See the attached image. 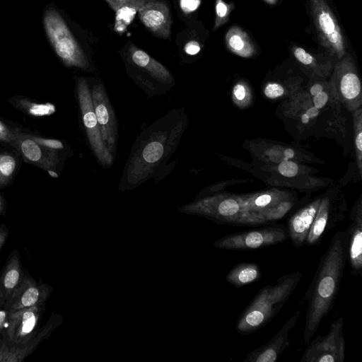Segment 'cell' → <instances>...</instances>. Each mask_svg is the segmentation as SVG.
I'll return each mask as SVG.
<instances>
[{
	"mask_svg": "<svg viewBox=\"0 0 362 362\" xmlns=\"http://www.w3.org/2000/svg\"><path fill=\"white\" fill-rule=\"evenodd\" d=\"M344 318L331 322L328 333L317 336L305 350L301 362H344L345 339L343 334Z\"/></svg>",
	"mask_w": 362,
	"mask_h": 362,
	"instance_id": "8992f818",
	"label": "cell"
},
{
	"mask_svg": "<svg viewBox=\"0 0 362 362\" xmlns=\"http://www.w3.org/2000/svg\"><path fill=\"white\" fill-rule=\"evenodd\" d=\"M91 98L103 139L108 150L114 151L117 139V121L102 85L93 87Z\"/></svg>",
	"mask_w": 362,
	"mask_h": 362,
	"instance_id": "4fadbf2b",
	"label": "cell"
},
{
	"mask_svg": "<svg viewBox=\"0 0 362 362\" xmlns=\"http://www.w3.org/2000/svg\"><path fill=\"white\" fill-rule=\"evenodd\" d=\"M328 89L329 84L327 88H325L322 91L313 96V106L317 109H322L328 102L329 95L328 92L327 91Z\"/></svg>",
	"mask_w": 362,
	"mask_h": 362,
	"instance_id": "d6a6232c",
	"label": "cell"
},
{
	"mask_svg": "<svg viewBox=\"0 0 362 362\" xmlns=\"http://www.w3.org/2000/svg\"><path fill=\"white\" fill-rule=\"evenodd\" d=\"M278 171L284 177H293L296 176L298 172V165L292 160H284L279 165Z\"/></svg>",
	"mask_w": 362,
	"mask_h": 362,
	"instance_id": "4dcf8cb0",
	"label": "cell"
},
{
	"mask_svg": "<svg viewBox=\"0 0 362 362\" xmlns=\"http://www.w3.org/2000/svg\"><path fill=\"white\" fill-rule=\"evenodd\" d=\"M233 95L238 100H243L246 95V88L243 83H237L233 88Z\"/></svg>",
	"mask_w": 362,
	"mask_h": 362,
	"instance_id": "8d00e7d4",
	"label": "cell"
},
{
	"mask_svg": "<svg viewBox=\"0 0 362 362\" xmlns=\"http://www.w3.org/2000/svg\"><path fill=\"white\" fill-rule=\"evenodd\" d=\"M46 171L53 178H57L59 177L57 173L54 170L48 169Z\"/></svg>",
	"mask_w": 362,
	"mask_h": 362,
	"instance_id": "b9f144b4",
	"label": "cell"
},
{
	"mask_svg": "<svg viewBox=\"0 0 362 362\" xmlns=\"http://www.w3.org/2000/svg\"><path fill=\"white\" fill-rule=\"evenodd\" d=\"M49 328L47 325L31 342L25 346L9 344L0 339V362L23 361L35 350L37 344L48 336Z\"/></svg>",
	"mask_w": 362,
	"mask_h": 362,
	"instance_id": "ac0fdd59",
	"label": "cell"
},
{
	"mask_svg": "<svg viewBox=\"0 0 362 362\" xmlns=\"http://www.w3.org/2000/svg\"><path fill=\"white\" fill-rule=\"evenodd\" d=\"M29 134L36 142L48 149L57 151L64 148V144L58 139L45 138L32 134Z\"/></svg>",
	"mask_w": 362,
	"mask_h": 362,
	"instance_id": "f546056e",
	"label": "cell"
},
{
	"mask_svg": "<svg viewBox=\"0 0 362 362\" xmlns=\"http://www.w3.org/2000/svg\"><path fill=\"white\" fill-rule=\"evenodd\" d=\"M113 11H116L120 6L130 0H105Z\"/></svg>",
	"mask_w": 362,
	"mask_h": 362,
	"instance_id": "ab89813d",
	"label": "cell"
},
{
	"mask_svg": "<svg viewBox=\"0 0 362 362\" xmlns=\"http://www.w3.org/2000/svg\"><path fill=\"white\" fill-rule=\"evenodd\" d=\"M6 300L0 292V334L2 332L8 320L10 312L6 308Z\"/></svg>",
	"mask_w": 362,
	"mask_h": 362,
	"instance_id": "836d02e7",
	"label": "cell"
},
{
	"mask_svg": "<svg viewBox=\"0 0 362 362\" xmlns=\"http://www.w3.org/2000/svg\"><path fill=\"white\" fill-rule=\"evenodd\" d=\"M22 132L21 128L13 125L10 122L0 118V142L13 145L18 135Z\"/></svg>",
	"mask_w": 362,
	"mask_h": 362,
	"instance_id": "83f0119b",
	"label": "cell"
},
{
	"mask_svg": "<svg viewBox=\"0 0 362 362\" xmlns=\"http://www.w3.org/2000/svg\"><path fill=\"white\" fill-rule=\"evenodd\" d=\"M8 234V229L4 226H0V251L5 243Z\"/></svg>",
	"mask_w": 362,
	"mask_h": 362,
	"instance_id": "f35d334b",
	"label": "cell"
},
{
	"mask_svg": "<svg viewBox=\"0 0 362 362\" xmlns=\"http://www.w3.org/2000/svg\"><path fill=\"white\" fill-rule=\"evenodd\" d=\"M18 160L9 152H0V187L8 185L16 174Z\"/></svg>",
	"mask_w": 362,
	"mask_h": 362,
	"instance_id": "484cf974",
	"label": "cell"
},
{
	"mask_svg": "<svg viewBox=\"0 0 362 362\" xmlns=\"http://www.w3.org/2000/svg\"><path fill=\"white\" fill-rule=\"evenodd\" d=\"M301 315L298 310L264 345L252 350L243 359L244 362H275L283 351L289 346V334Z\"/></svg>",
	"mask_w": 362,
	"mask_h": 362,
	"instance_id": "8fae6325",
	"label": "cell"
},
{
	"mask_svg": "<svg viewBox=\"0 0 362 362\" xmlns=\"http://www.w3.org/2000/svg\"><path fill=\"white\" fill-rule=\"evenodd\" d=\"M144 0H130L115 11V30L123 32L133 21Z\"/></svg>",
	"mask_w": 362,
	"mask_h": 362,
	"instance_id": "d4e9b609",
	"label": "cell"
},
{
	"mask_svg": "<svg viewBox=\"0 0 362 362\" xmlns=\"http://www.w3.org/2000/svg\"><path fill=\"white\" fill-rule=\"evenodd\" d=\"M129 53L132 60L136 65L145 69L155 78L165 82L172 81L168 69L144 51L132 45L129 47Z\"/></svg>",
	"mask_w": 362,
	"mask_h": 362,
	"instance_id": "7402d4cb",
	"label": "cell"
},
{
	"mask_svg": "<svg viewBox=\"0 0 362 362\" xmlns=\"http://www.w3.org/2000/svg\"><path fill=\"white\" fill-rule=\"evenodd\" d=\"M346 209V200L339 194L329 192L323 196L305 244H319L327 232L345 218Z\"/></svg>",
	"mask_w": 362,
	"mask_h": 362,
	"instance_id": "52a82bcc",
	"label": "cell"
},
{
	"mask_svg": "<svg viewBox=\"0 0 362 362\" xmlns=\"http://www.w3.org/2000/svg\"><path fill=\"white\" fill-rule=\"evenodd\" d=\"M201 49L200 45L198 42L191 40L185 46V52L190 55H194L199 52Z\"/></svg>",
	"mask_w": 362,
	"mask_h": 362,
	"instance_id": "d590c367",
	"label": "cell"
},
{
	"mask_svg": "<svg viewBox=\"0 0 362 362\" xmlns=\"http://www.w3.org/2000/svg\"><path fill=\"white\" fill-rule=\"evenodd\" d=\"M141 23L156 36L168 38L172 20L169 7L164 0H144L138 12Z\"/></svg>",
	"mask_w": 362,
	"mask_h": 362,
	"instance_id": "7c38bea8",
	"label": "cell"
},
{
	"mask_svg": "<svg viewBox=\"0 0 362 362\" xmlns=\"http://www.w3.org/2000/svg\"><path fill=\"white\" fill-rule=\"evenodd\" d=\"M284 88L282 85L276 82L268 83L264 89L266 97L270 99L280 98L284 94Z\"/></svg>",
	"mask_w": 362,
	"mask_h": 362,
	"instance_id": "1f68e13d",
	"label": "cell"
},
{
	"mask_svg": "<svg viewBox=\"0 0 362 362\" xmlns=\"http://www.w3.org/2000/svg\"><path fill=\"white\" fill-rule=\"evenodd\" d=\"M226 47L241 57H252L256 52V46L250 35L239 26L231 27L226 33Z\"/></svg>",
	"mask_w": 362,
	"mask_h": 362,
	"instance_id": "ffe728a7",
	"label": "cell"
},
{
	"mask_svg": "<svg viewBox=\"0 0 362 362\" xmlns=\"http://www.w3.org/2000/svg\"><path fill=\"white\" fill-rule=\"evenodd\" d=\"M310 8L320 44L331 57L341 59L346 42L329 4L325 0H310Z\"/></svg>",
	"mask_w": 362,
	"mask_h": 362,
	"instance_id": "277c9868",
	"label": "cell"
},
{
	"mask_svg": "<svg viewBox=\"0 0 362 362\" xmlns=\"http://www.w3.org/2000/svg\"><path fill=\"white\" fill-rule=\"evenodd\" d=\"M347 261L345 231H337L320 259L313 279L302 301L308 307L303 340L308 344L319 329L323 318L333 307L339 291Z\"/></svg>",
	"mask_w": 362,
	"mask_h": 362,
	"instance_id": "6da1fadb",
	"label": "cell"
},
{
	"mask_svg": "<svg viewBox=\"0 0 362 362\" xmlns=\"http://www.w3.org/2000/svg\"><path fill=\"white\" fill-rule=\"evenodd\" d=\"M48 286L37 283L28 276H23L18 286L6 301V308L11 313L33 306L43 305L49 293Z\"/></svg>",
	"mask_w": 362,
	"mask_h": 362,
	"instance_id": "5bb4252c",
	"label": "cell"
},
{
	"mask_svg": "<svg viewBox=\"0 0 362 362\" xmlns=\"http://www.w3.org/2000/svg\"><path fill=\"white\" fill-rule=\"evenodd\" d=\"M262 278V272L256 263L243 262L236 264L226 276L227 281L235 287H241Z\"/></svg>",
	"mask_w": 362,
	"mask_h": 362,
	"instance_id": "603a6c76",
	"label": "cell"
},
{
	"mask_svg": "<svg viewBox=\"0 0 362 362\" xmlns=\"http://www.w3.org/2000/svg\"><path fill=\"white\" fill-rule=\"evenodd\" d=\"M10 103L25 115L33 117H48L56 111L55 106L49 103H37L23 96H14Z\"/></svg>",
	"mask_w": 362,
	"mask_h": 362,
	"instance_id": "cb8c5ba5",
	"label": "cell"
},
{
	"mask_svg": "<svg viewBox=\"0 0 362 362\" xmlns=\"http://www.w3.org/2000/svg\"><path fill=\"white\" fill-rule=\"evenodd\" d=\"M41 313L42 305L10 313L1 339L18 346L28 344L37 334Z\"/></svg>",
	"mask_w": 362,
	"mask_h": 362,
	"instance_id": "30bf717a",
	"label": "cell"
},
{
	"mask_svg": "<svg viewBox=\"0 0 362 362\" xmlns=\"http://www.w3.org/2000/svg\"><path fill=\"white\" fill-rule=\"evenodd\" d=\"M163 146L160 142L153 141L147 144L143 151V157L148 163H155L162 157Z\"/></svg>",
	"mask_w": 362,
	"mask_h": 362,
	"instance_id": "f1b7e54d",
	"label": "cell"
},
{
	"mask_svg": "<svg viewBox=\"0 0 362 362\" xmlns=\"http://www.w3.org/2000/svg\"><path fill=\"white\" fill-rule=\"evenodd\" d=\"M23 279L19 253H11L0 276V292L7 301Z\"/></svg>",
	"mask_w": 362,
	"mask_h": 362,
	"instance_id": "d6986e66",
	"label": "cell"
},
{
	"mask_svg": "<svg viewBox=\"0 0 362 362\" xmlns=\"http://www.w3.org/2000/svg\"><path fill=\"white\" fill-rule=\"evenodd\" d=\"M291 52L300 66L313 76L325 77L332 70L329 61L316 57L301 47L293 46Z\"/></svg>",
	"mask_w": 362,
	"mask_h": 362,
	"instance_id": "44dd1931",
	"label": "cell"
},
{
	"mask_svg": "<svg viewBox=\"0 0 362 362\" xmlns=\"http://www.w3.org/2000/svg\"><path fill=\"white\" fill-rule=\"evenodd\" d=\"M12 146L20 152L26 162L45 170H55L59 162L57 151L42 146L33 139L29 134L21 132Z\"/></svg>",
	"mask_w": 362,
	"mask_h": 362,
	"instance_id": "2e32d148",
	"label": "cell"
},
{
	"mask_svg": "<svg viewBox=\"0 0 362 362\" xmlns=\"http://www.w3.org/2000/svg\"><path fill=\"white\" fill-rule=\"evenodd\" d=\"M43 25L54 52L66 66L83 69L88 67V61L83 49L55 8L49 7L46 9Z\"/></svg>",
	"mask_w": 362,
	"mask_h": 362,
	"instance_id": "3957f363",
	"label": "cell"
},
{
	"mask_svg": "<svg viewBox=\"0 0 362 362\" xmlns=\"http://www.w3.org/2000/svg\"><path fill=\"white\" fill-rule=\"evenodd\" d=\"M352 223L345 231L347 260L354 276H362V209L361 199L351 212Z\"/></svg>",
	"mask_w": 362,
	"mask_h": 362,
	"instance_id": "9a60e30c",
	"label": "cell"
},
{
	"mask_svg": "<svg viewBox=\"0 0 362 362\" xmlns=\"http://www.w3.org/2000/svg\"><path fill=\"white\" fill-rule=\"evenodd\" d=\"M302 275L301 272H293L263 287L240 315L235 325L237 332L249 334L267 325L288 300Z\"/></svg>",
	"mask_w": 362,
	"mask_h": 362,
	"instance_id": "7a4b0ae2",
	"label": "cell"
},
{
	"mask_svg": "<svg viewBox=\"0 0 362 362\" xmlns=\"http://www.w3.org/2000/svg\"><path fill=\"white\" fill-rule=\"evenodd\" d=\"M201 4V0H180V6L185 13L196 11Z\"/></svg>",
	"mask_w": 362,
	"mask_h": 362,
	"instance_id": "e575fe53",
	"label": "cell"
},
{
	"mask_svg": "<svg viewBox=\"0 0 362 362\" xmlns=\"http://www.w3.org/2000/svg\"><path fill=\"white\" fill-rule=\"evenodd\" d=\"M263 1H264L266 3H267L269 4L274 5V4H276L278 0H263Z\"/></svg>",
	"mask_w": 362,
	"mask_h": 362,
	"instance_id": "7bdbcfd3",
	"label": "cell"
},
{
	"mask_svg": "<svg viewBox=\"0 0 362 362\" xmlns=\"http://www.w3.org/2000/svg\"><path fill=\"white\" fill-rule=\"evenodd\" d=\"M77 92L83 124L92 148L102 164L110 165L112 163V155L103 139L94 112L91 95L84 78L78 81Z\"/></svg>",
	"mask_w": 362,
	"mask_h": 362,
	"instance_id": "9c48e42d",
	"label": "cell"
},
{
	"mask_svg": "<svg viewBox=\"0 0 362 362\" xmlns=\"http://www.w3.org/2000/svg\"><path fill=\"white\" fill-rule=\"evenodd\" d=\"M233 8L234 4L233 3L228 4L223 0H216L214 30H217L228 21Z\"/></svg>",
	"mask_w": 362,
	"mask_h": 362,
	"instance_id": "4316f807",
	"label": "cell"
},
{
	"mask_svg": "<svg viewBox=\"0 0 362 362\" xmlns=\"http://www.w3.org/2000/svg\"><path fill=\"white\" fill-rule=\"evenodd\" d=\"M355 130H356V134L355 136V144L356 149L361 154V152L362 151L361 120L358 123V127H356V128H355Z\"/></svg>",
	"mask_w": 362,
	"mask_h": 362,
	"instance_id": "74e56055",
	"label": "cell"
},
{
	"mask_svg": "<svg viewBox=\"0 0 362 362\" xmlns=\"http://www.w3.org/2000/svg\"><path fill=\"white\" fill-rule=\"evenodd\" d=\"M6 209V202L4 197L0 194V214H4Z\"/></svg>",
	"mask_w": 362,
	"mask_h": 362,
	"instance_id": "60d3db41",
	"label": "cell"
},
{
	"mask_svg": "<svg viewBox=\"0 0 362 362\" xmlns=\"http://www.w3.org/2000/svg\"><path fill=\"white\" fill-rule=\"evenodd\" d=\"M320 197H317L296 211L288 221V237L296 247L305 245L307 236L317 212Z\"/></svg>",
	"mask_w": 362,
	"mask_h": 362,
	"instance_id": "e0dca14e",
	"label": "cell"
},
{
	"mask_svg": "<svg viewBox=\"0 0 362 362\" xmlns=\"http://www.w3.org/2000/svg\"><path fill=\"white\" fill-rule=\"evenodd\" d=\"M329 88L348 109L354 110L360 106L361 85L352 57L344 55L336 64Z\"/></svg>",
	"mask_w": 362,
	"mask_h": 362,
	"instance_id": "5b68a950",
	"label": "cell"
},
{
	"mask_svg": "<svg viewBox=\"0 0 362 362\" xmlns=\"http://www.w3.org/2000/svg\"><path fill=\"white\" fill-rule=\"evenodd\" d=\"M287 228L276 226L228 235L216 243L221 249L233 250H255L285 241Z\"/></svg>",
	"mask_w": 362,
	"mask_h": 362,
	"instance_id": "ba28073f",
	"label": "cell"
}]
</instances>
